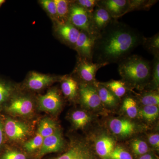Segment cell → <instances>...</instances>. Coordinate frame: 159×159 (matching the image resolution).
<instances>
[{"mask_svg": "<svg viewBox=\"0 0 159 159\" xmlns=\"http://www.w3.org/2000/svg\"><path fill=\"white\" fill-rule=\"evenodd\" d=\"M145 39L136 29L113 19L95 38L93 61L119 63L142 45Z\"/></svg>", "mask_w": 159, "mask_h": 159, "instance_id": "cell-1", "label": "cell"}, {"mask_svg": "<svg viewBox=\"0 0 159 159\" xmlns=\"http://www.w3.org/2000/svg\"><path fill=\"white\" fill-rule=\"evenodd\" d=\"M119 74L134 85H141L150 78L151 63L139 55H129L119 63Z\"/></svg>", "mask_w": 159, "mask_h": 159, "instance_id": "cell-2", "label": "cell"}, {"mask_svg": "<svg viewBox=\"0 0 159 159\" xmlns=\"http://www.w3.org/2000/svg\"><path fill=\"white\" fill-rule=\"evenodd\" d=\"M91 14L76 3H71L68 22L80 31L96 37L92 26Z\"/></svg>", "mask_w": 159, "mask_h": 159, "instance_id": "cell-3", "label": "cell"}, {"mask_svg": "<svg viewBox=\"0 0 159 159\" xmlns=\"http://www.w3.org/2000/svg\"><path fill=\"white\" fill-rule=\"evenodd\" d=\"M95 38L84 31H80L74 48L79 54L80 59L93 61Z\"/></svg>", "mask_w": 159, "mask_h": 159, "instance_id": "cell-4", "label": "cell"}, {"mask_svg": "<svg viewBox=\"0 0 159 159\" xmlns=\"http://www.w3.org/2000/svg\"><path fill=\"white\" fill-rule=\"evenodd\" d=\"M107 65L106 63L94 62L80 59L77 65L76 72L80 78L87 84L94 82L97 72L99 69Z\"/></svg>", "mask_w": 159, "mask_h": 159, "instance_id": "cell-5", "label": "cell"}, {"mask_svg": "<svg viewBox=\"0 0 159 159\" xmlns=\"http://www.w3.org/2000/svg\"><path fill=\"white\" fill-rule=\"evenodd\" d=\"M55 32L61 40L74 49L80 31L70 23H57Z\"/></svg>", "mask_w": 159, "mask_h": 159, "instance_id": "cell-6", "label": "cell"}, {"mask_svg": "<svg viewBox=\"0 0 159 159\" xmlns=\"http://www.w3.org/2000/svg\"><path fill=\"white\" fill-rule=\"evenodd\" d=\"M80 94L83 104L89 108H98L101 102L95 86L90 84H83L80 88Z\"/></svg>", "mask_w": 159, "mask_h": 159, "instance_id": "cell-7", "label": "cell"}, {"mask_svg": "<svg viewBox=\"0 0 159 159\" xmlns=\"http://www.w3.org/2000/svg\"><path fill=\"white\" fill-rule=\"evenodd\" d=\"M98 5L107 10L112 18L117 19L128 13V0L98 1Z\"/></svg>", "mask_w": 159, "mask_h": 159, "instance_id": "cell-8", "label": "cell"}, {"mask_svg": "<svg viewBox=\"0 0 159 159\" xmlns=\"http://www.w3.org/2000/svg\"><path fill=\"white\" fill-rule=\"evenodd\" d=\"M39 109L41 110L55 112L60 108L61 101L60 96L55 89L50 90L39 99Z\"/></svg>", "mask_w": 159, "mask_h": 159, "instance_id": "cell-9", "label": "cell"}, {"mask_svg": "<svg viewBox=\"0 0 159 159\" xmlns=\"http://www.w3.org/2000/svg\"><path fill=\"white\" fill-rule=\"evenodd\" d=\"M91 18L93 29L97 36L113 19L108 11L98 4L91 14Z\"/></svg>", "mask_w": 159, "mask_h": 159, "instance_id": "cell-10", "label": "cell"}, {"mask_svg": "<svg viewBox=\"0 0 159 159\" xmlns=\"http://www.w3.org/2000/svg\"><path fill=\"white\" fill-rule=\"evenodd\" d=\"M5 129L8 138L13 140H19L25 138L29 132L28 125L10 119H7L6 121Z\"/></svg>", "mask_w": 159, "mask_h": 159, "instance_id": "cell-11", "label": "cell"}, {"mask_svg": "<svg viewBox=\"0 0 159 159\" xmlns=\"http://www.w3.org/2000/svg\"><path fill=\"white\" fill-rule=\"evenodd\" d=\"M63 142L61 135L56 131L51 135L44 138L43 144L41 147L39 155L59 151L62 148Z\"/></svg>", "mask_w": 159, "mask_h": 159, "instance_id": "cell-12", "label": "cell"}, {"mask_svg": "<svg viewBox=\"0 0 159 159\" xmlns=\"http://www.w3.org/2000/svg\"><path fill=\"white\" fill-rule=\"evenodd\" d=\"M55 80L50 75L32 72L28 78L27 85L31 89L39 90L51 84Z\"/></svg>", "mask_w": 159, "mask_h": 159, "instance_id": "cell-13", "label": "cell"}, {"mask_svg": "<svg viewBox=\"0 0 159 159\" xmlns=\"http://www.w3.org/2000/svg\"><path fill=\"white\" fill-rule=\"evenodd\" d=\"M110 128L114 134L122 137L130 135L134 131V123L128 120L114 119L109 123Z\"/></svg>", "mask_w": 159, "mask_h": 159, "instance_id": "cell-14", "label": "cell"}, {"mask_svg": "<svg viewBox=\"0 0 159 159\" xmlns=\"http://www.w3.org/2000/svg\"><path fill=\"white\" fill-rule=\"evenodd\" d=\"M33 107V103L30 99L20 97L12 100L7 110L11 113L25 116L31 113Z\"/></svg>", "mask_w": 159, "mask_h": 159, "instance_id": "cell-15", "label": "cell"}, {"mask_svg": "<svg viewBox=\"0 0 159 159\" xmlns=\"http://www.w3.org/2000/svg\"><path fill=\"white\" fill-rule=\"evenodd\" d=\"M115 142L112 138L103 135L99 138L96 143L97 153L102 159H110L111 153L115 148Z\"/></svg>", "mask_w": 159, "mask_h": 159, "instance_id": "cell-16", "label": "cell"}, {"mask_svg": "<svg viewBox=\"0 0 159 159\" xmlns=\"http://www.w3.org/2000/svg\"><path fill=\"white\" fill-rule=\"evenodd\" d=\"M56 159H93L90 152L85 147L77 145Z\"/></svg>", "mask_w": 159, "mask_h": 159, "instance_id": "cell-17", "label": "cell"}, {"mask_svg": "<svg viewBox=\"0 0 159 159\" xmlns=\"http://www.w3.org/2000/svg\"><path fill=\"white\" fill-rule=\"evenodd\" d=\"M57 10V22L63 24L68 21L70 7L72 2L66 0H54Z\"/></svg>", "mask_w": 159, "mask_h": 159, "instance_id": "cell-18", "label": "cell"}, {"mask_svg": "<svg viewBox=\"0 0 159 159\" xmlns=\"http://www.w3.org/2000/svg\"><path fill=\"white\" fill-rule=\"evenodd\" d=\"M61 89L63 93L66 97L73 99L77 94L78 90L77 83L73 77H64L61 84Z\"/></svg>", "mask_w": 159, "mask_h": 159, "instance_id": "cell-19", "label": "cell"}, {"mask_svg": "<svg viewBox=\"0 0 159 159\" xmlns=\"http://www.w3.org/2000/svg\"><path fill=\"white\" fill-rule=\"evenodd\" d=\"M111 91L117 98H121L126 93L125 82L121 80H111L109 82L101 83Z\"/></svg>", "mask_w": 159, "mask_h": 159, "instance_id": "cell-20", "label": "cell"}, {"mask_svg": "<svg viewBox=\"0 0 159 159\" xmlns=\"http://www.w3.org/2000/svg\"><path fill=\"white\" fill-rule=\"evenodd\" d=\"M95 87L98 91L101 102H103L106 105L110 106L116 105L117 102V98L110 91L101 83L98 85V87L96 86Z\"/></svg>", "mask_w": 159, "mask_h": 159, "instance_id": "cell-21", "label": "cell"}, {"mask_svg": "<svg viewBox=\"0 0 159 159\" xmlns=\"http://www.w3.org/2000/svg\"><path fill=\"white\" fill-rule=\"evenodd\" d=\"M56 131V124L51 119L45 118L41 121L38 133L43 139L53 134Z\"/></svg>", "mask_w": 159, "mask_h": 159, "instance_id": "cell-22", "label": "cell"}, {"mask_svg": "<svg viewBox=\"0 0 159 159\" xmlns=\"http://www.w3.org/2000/svg\"><path fill=\"white\" fill-rule=\"evenodd\" d=\"M159 113V107L157 106H145L138 112V115L148 122H152L158 116Z\"/></svg>", "mask_w": 159, "mask_h": 159, "instance_id": "cell-23", "label": "cell"}, {"mask_svg": "<svg viewBox=\"0 0 159 159\" xmlns=\"http://www.w3.org/2000/svg\"><path fill=\"white\" fill-rule=\"evenodd\" d=\"M146 51L154 55H159V34L157 33L151 37H145L143 44Z\"/></svg>", "mask_w": 159, "mask_h": 159, "instance_id": "cell-24", "label": "cell"}, {"mask_svg": "<svg viewBox=\"0 0 159 159\" xmlns=\"http://www.w3.org/2000/svg\"><path fill=\"white\" fill-rule=\"evenodd\" d=\"M157 2V1L153 0H129L128 12L135 10H148Z\"/></svg>", "mask_w": 159, "mask_h": 159, "instance_id": "cell-25", "label": "cell"}, {"mask_svg": "<svg viewBox=\"0 0 159 159\" xmlns=\"http://www.w3.org/2000/svg\"><path fill=\"white\" fill-rule=\"evenodd\" d=\"M122 108L129 118L133 119L138 116L139 111L137 102L131 97H126L124 99Z\"/></svg>", "mask_w": 159, "mask_h": 159, "instance_id": "cell-26", "label": "cell"}, {"mask_svg": "<svg viewBox=\"0 0 159 159\" xmlns=\"http://www.w3.org/2000/svg\"><path fill=\"white\" fill-rule=\"evenodd\" d=\"M72 120L76 127L80 128L84 127L89 123L90 118L84 111H77L72 114Z\"/></svg>", "mask_w": 159, "mask_h": 159, "instance_id": "cell-27", "label": "cell"}, {"mask_svg": "<svg viewBox=\"0 0 159 159\" xmlns=\"http://www.w3.org/2000/svg\"><path fill=\"white\" fill-rule=\"evenodd\" d=\"M151 63V73L150 78H152V84L154 89L159 88V55L154 56Z\"/></svg>", "mask_w": 159, "mask_h": 159, "instance_id": "cell-28", "label": "cell"}, {"mask_svg": "<svg viewBox=\"0 0 159 159\" xmlns=\"http://www.w3.org/2000/svg\"><path fill=\"white\" fill-rule=\"evenodd\" d=\"M141 102L144 106H158L159 94L157 91H152L145 93L141 98Z\"/></svg>", "mask_w": 159, "mask_h": 159, "instance_id": "cell-29", "label": "cell"}, {"mask_svg": "<svg viewBox=\"0 0 159 159\" xmlns=\"http://www.w3.org/2000/svg\"><path fill=\"white\" fill-rule=\"evenodd\" d=\"M39 3L43 9L45 10L51 18L57 23V10L54 0H42L39 1Z\"/></svg>", "mask_w": 159, "mask_h": 159, "instance_id": "cell-30", "label": "cell"}, {"mask_svg": "<svg viewBox=\"0 0 159 159\" xmlns=\"http://www.w3.org/2000/svg\"><path fill=\"white\" fill-rule=\"evenodd\" d=\"M12 89L9 84L0 79V104L6 102L12 93Z\"/></svg>", "mask_w": 159, "mask_h": 159, "instance_id": "cell-31", "label": "cell"}, {"mask_svg": "<svg viewBox=\"0 0 159 159\" xmlns=\"http://www.w3.org/2000/svg\"><path fill=\"white\" fill-rule=\"evenodd\" d=\"M131 145L133 151L137 155H143L148 152V145L142 140L135 139L132 142Z\"/></svg>", "mask_w": 159, "mask_h": 159, "instance_id": "cell-32", "label": "cell"}, {"mask_svg": "<svg viewBox=\"0 0 159 159\" xmlns=\"http://www.w3.org/2000/svg\"><path fill=\"white\" fill-rule=\"evenodd\" d=\"M43 138L39 133L37 135L29 142H26L25 148L29 152H32L41 147Z\"/></svg>", "mask_w": 159, "mask_h": 159, "instance_id": "cell-33", "label": "cell"}, {"mask_svg": "<svg viewBox=\"0 0 159 159\" xmlns=\"http://www.w3.org/2000/svg\"><path fill=\"white\" fill-rule=\"evenodd\" d=\"M110 159H133L130 154L121 146H118L114 148L111 153Z\"/></svg>", "mask_w": 159, "mask_h": 159, "instance_id": "cell-34", "label": "cell"}, {"mask_svg": "<svg viewBox=\"0 0 159 159\" xmlns=\"http://www.w3.org/2000/svg\"><path fill=\"white\" fill-rule=\"evenodd\" d=\"M98 2L96 0H78L75 3L92 14L97 6Z\"/></svg>", "mask_w": 159, "mask_h": 159, "instance_id": "cell-35", "label": "cell"}, {"mask_svg": "<svg viewBox=\"0 0 159 159\" xmlns=\"http://www.w3.org/2000/svg\"><path fill=\"white\" fill-rule=\"evenodd\" d=\"M2 159H26L24 154L16 151H9L4 154Z\"/></svg>", "mask_w": 159, "mask_h": 159, "instance_id": "cell-36", "label": "cell"}, {"mask_svg": "<svg viewBox=\"0 0 159 159\" xmlns=\"http://www.w3.org/2000/svg\"><path fill=\"white\" fill-rule=\"evenodd\" d=\"M148 141L150 145L155 148H158L159 147V134H152L148 137Z\"/></svg>", "mask_w": 159, "mask_h": 159, "instance_id": "cell-37", "label": "cell"}, {"mask_svg": "<svg viewBox=\"0 0 159 159\" xmlns=\"http://www.w3.org/2000/svg\"><path fill=\"white\" fill-rule=\"evenodd\" d=\"M3 141V129L2 124L0 122V147L2 144Z\"/></svg>", "mask_w": 159, "mask_h": 159, "instance_id": "cell-38", "label": "cell"}, {"mask_svg": "<svg viewBox=\"0 0 159 159\" xmlns=\"http://www.w3.org/2000/svg\"><path fill=\"white\" fill-rule=\"evenodd\" d=\"M139 159H154L153 157L150 154H146L142 155Z\"/></svg>", "mask_w": 159, "mask_h": 159, "instance_id": "cell-39", "label": "cell"}, {"mask_svg": "<svg viewBox=\"0 0 159 159\" xmlns=\"http://www.w3.org/2000/svg\"><path fill=\"white\" fill-rule=\"evenodd\" d=\"M6 1L5 0H0V8L2 6L3 4L5 3Z\"/></svg>", "mask_w": 159, "mask_h": 159, "instance_id": "cell-40", "label": "cell"}]
</instances>
